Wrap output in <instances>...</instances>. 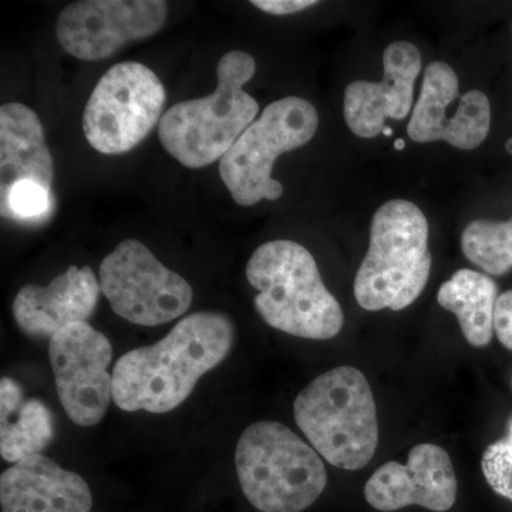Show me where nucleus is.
I'll list each match as a JSON object with an SVG mask.
<instances>
[{
	"instance_id": "393cba45",
	"label": "nucleus",
	"mask_w": 512,
	"mask_h": 512,
	"mask_svg": "<svg viewBox=\"0 0 512 512\" xmlns=\"http://www.w3.org/2000/svg\"><path fill=\"white\" fill-rule=\"evenodd\" d=\"M404 147H406V143H404L402 138H399V140H396V143H394L396 150H403Z\"/></svg>"
},
{
	"instance_id": "b1692460",
	"label": "nucleus",
	"mask_w": 512,
	"mask_h": 512,
	"mask_svg": "<svg viewBox=\"0 0 512 512\" xmlns=\"http://www.w3.org/2000/svg\"><path fill=\"white\" fill-rule=\"evenodd\" d=\"M252 5L274 16L293 15L318 5L315 0H254Z\"/></svg>"
},
{
	"instance_id": "6ab92c4d",
	"label": "nucleus",
	"mask_w": 512,
	"mask_h": 512,
	"mask_svg": "<svg viewBox=\"0 0 512 512\" xmlns=\"http://www.w3.org/2000/svg\"><path fill=\"white\" fill-rule=\"evenodd\" d=\"M497 284L481 272L460 269L440 286L437 301L454 313L464 338L474 348L490 345L494 336Z\"/></svg>"
},
{
	"instance_id": "423d86ee",
	"label": "nucleus",
	"mask_w": 512,
	"mask_h": 512,
	"mask_svg": "<svg viewBox=\"0 0 512 512\" xmlns=\"http://www.w3.org/2000/svg\"><path fill=\"white\" fill-rule=\"evenodd\" d=\"M235 467L242 493L261 512L305 511L328 484L318 451L278 421H258L244 430Z\"/></svg>"
},
{
	"instance_id": "a211bd4d",
	"label": "nucleus",
	"mask_w": 512,
	"mask_h": 512,
	"mask_svg": "<svg viewBox=\"0 0 512 512\" xmlns=\"http://www.w3.org/2000/svg\"><path fill=\"white\" fill-rule=\"evenodd\" d=\"M55 437V419L40 399H26L22 387L10 377L0 382V454L19 463L42 453Z\"/></svg>"
},
{
	"instance_id": "412c9836",
	"label": "nucleus",
	"mask_w": 512,
	"mask_h": 512,
	"mask_svg": "<svg viewBox=\"0 0 512 512\" xmlns=\"http://www.w3.org/2000/svg\"><path fill=\"white\" fill-rule=\"evenodd\" d=\"M0 198L2 217L20 224H40L49 220L55 205L52 190L30 180L19 181Z\"/></svg>"
},
{
	"instance_id": "dca6fc26",
	"label": "nucleus",
	"mask_w": 512,
	"mask_h": 512,
	"mask_svg": "<svg viewBox=\"0 0 512 512\" xmlns=\"http://www.w3.org/2000/svg\"><path fill=\"white\" fill-rule=\"evenodd\" d=\"M2 512H90L93 495L79 474L36 454L3 471Z\"/></svg>"
},
{
	"instance_id": "9b49d317",
	"label": "nucleus",
	"mask_w": 512,
	"mask_h": 512,
	"mask_svg": "<svg viewBox=\"0 0 512 512\" xmlns=\"http://www.w3.org/2000/svg\"><path fill=\"white\" fill-rule=\"evenodd\" d=\"M163 0H80L60 12L56 36L69 55L107 59L134 40L153 36L167 20Z\"/></svg>"
},
{
	"instance_id": "7ed1b4c3",
	"label": "nucleus",
	"mask_w": 512,
	"mask_h": 512,
	"mask_svg": "<svg viewBox=\"0 0 512 512\" xmlns=\"http://www.w3.org/2000/svg\"><path fill=\"white\" fill-rule=\"evenodd\" d=\"M255 70L254 57L241 50L222 56L215 92L181 101L161 117L158 137L167 153L187 168L221 160L258 116V101L244 90Z\"/></svg>"
},
{
	"instance_id": "39448f33",
	"label": "nucleus",
	"mask_w": 512,
	"mask_h": 512,
	"mask_svg": "<svg viewBox=\"0 0 512 512\" xmlns=\"http://www.w3.org/2000/svg\"><path fill=\"white\" fill-rule=\"evenodd\" d=\"M429 222L413 202L392 200L373 215L369 249L355 278L360 308L403 311L429 282Z\"/></svg>"
},
{
	"instance_id": "a878e982",
	"label": "nucleus",
	"mask_w": 512,
	"mask_h": 512,
	"mask_svg": "<svg viewBox=\"0 0 512 512\" xmlns=\"http://www.w3.org/2000/svg\"><path fill=\"white\" fill-rule=\"evenodd\" d=\"M507 439L512 441V416L510 417V420H508Z\"/></svg>"
},
{
	"instance_id": "6e6552de",
	"label": "nucleus",
	"mask_w": 512,
	"mask_h": 512,
	"mask_svg": "<svg viewBox=\"0 0 512 512\" xmlns=\"http://www.w3.org/2000/svg\"><path fill=\"white\" fill-rule=\"evenodd\" d=\"M165 89L153 70L137 62L116 64L94 87L83 114V131L101 154H124L160 120Z\"/></svg>"
},
{
	"instance_id": "4be33fe9",
	"label": "nucleus",
	"mask_w": 512,
	"mask_h": 512,
	"mask_svg": "<svg viewBox=\"0 0 512 512\" xmlns=\"http://www.w3.org/2000/svg\"><path fill=\"white\" fill-rule=\"evenodd\" d=\"M481 468L495 493L512 501V441L505 437L490 444L484 451Z\"/></svg>"
},
{
	"instance_id": "bb28decb",
	"label": "nucleus",
	"mask_w": 512,
	"mask_h": 512,
	"mask_svg": "<svg viewBox=\"0 0 512 512\" xmlns=\"http://www.w3.org/2000/svg\"><path fill=\"white\" fill-rule=\"evenodd\" d=\"M383 134L386 137H392L393 131L389 126L384 127Z\"/></svg>"
},
{
	"instance_id": "f3484780",
	"label": "nucleus",
	"mask_w": 512,
	"mask_h": 512,
	"mask_svg": "<svg viewBox=\"0 0 512 512\" xmlns=\"http://www.w3.org/2000/svg\"><path fill=\"white\" fill-rule=\"evenodd\" d=\"M53 158L45 131L32 109L20 103L0 107V195L22 180L52 190Z\"/></svg>"
},
{
	"instance_id": "f8f14e48",
	"label": "nucleus",
	"mask_w": 512,
	"mask_h": 512,
	"mask_svg": "<svg viewBox=\"0 0 512 512\" xmlns=\"http://www.w3.org/2000/svg\"><path fill=\"white\" fill-rule=\"evenodd\" d=\"M491 127V107L480 90L460 94L453 67L433 62L424 70L420 97L413 107L407 134L416 143L446 141L460 150H476Z\"/></svg>"
},
{
	"instance_id": "9d476101",
	"label": "nucleus",
	"mask_w": 512,
	"mask_h": 512,
	"mask_svg": "<svg viewBox=\"0 0 512 512\" xmlns=\"http://www.w3.org/2000/svg\"><path fill=\"white\" fill-rule=\"evenodd\" d=\"M49 356L64 412L77 426H97L113 399L109 338L87 322L74 323L50 339Z\"/></svg>"
},
{
	"instance_id": "0eeeda50",
	"label": "nucleus",
	"mask_w": 512,
	"mask_h": 512,
	"mask_svg": "<svg viewBox=\"0 0 512 512\" xmlns=\"http://www.w3.org/2000/svg\"><path fill=\"white\" fill-rule=\"evenodd\" d=\"M318 126V111L302 97L269 104L220 160L218 170L232 200L241 207L279 200L284 185L272 178L276 158L308 144Z\"/></svg>"
},
{
	"instance_id": "f03ea898",
	"label": "nucleus",
	"mask_w": 512,
	"mask_h": 512,
	"mask_svg": "<svg viewBox=\"0 0 512 512\" xmlns=\"http://www.w3.org/2000/svg\"><path fill=\"white\" fill-rule=\"evenodd\" d=\"M247 279L256 312L271 328L296 338L328 340L343 328L338 299L323 284L311 252L298 242H266L249 258Z\"/></svg>"
},
{
	"instance_id": "2eb2a0df",
	"label": "nucleus",
	"mask_w": 512,
	"mask_h": 512,
	"mask_svg": "<svg viewBox=\"0 0 512 512\" xmlns=\"http://www.w3.org/2000/svg\"><path fill=\"white\" fill-rule=\"evenodd\" d=\"M101 286L90 266H70L47 286L26 285L13 302L19 329L30 338H50L87 322L99 305Z\"/></svg>"
},
{
	"instance_id": "cd10ccee",
	"label": "nucleus",
	"mask_w": 512,
	"mask_h": 512,
	"mask_svg": "<svg viewBox=\"0 0 512 512\" xmlns=\"http://www.w3.org/2000/svg\"><path fill=\"white\" fill-rule=\"evenodd\" d=\"M505 148H507L508 153L512 156V138L507 141V144H505Z\"/></svg>"
},
{
	"instance_id": "1a4fd4ad",
	"label": "nucleus",
	"mask_w": 512,
	"mask_h": 512,
	"mask_svg": "<svg viewBox=\"0 0 512 512\" xmlns=\"http://www.w3.org/2000/svg\"><path fill=\"white\" fill-rule=\"evenodd\" d=\"M101 292L120 318L158 326L190 309L192 288L137 239L120 242L100 265Z\"/></svg>"
},
{
	"instance_id": "f257e3e1",
	"label": "nucleus",
	"mask_w": 512,
	"mask_h": 512,
	"mask_svg": "<svg viewBox=\"0 0 512 512\" xmlns=\"http://www.w3.org/2000/svg\"><path fill=\"white\" fill-rule=\"evenodd\" d=\"M234 340V323L224 313H192L154 345L130 350L117 360L114 403L124 412L177 409L201 377L227 359Z\"/></svg>"
},
{
	"instance_id": "ddd939ff",
	"label": "nucleus",
	"mask_w": 512,
	"mask_h": 512,
	"mask_svg": "<svg viewBox=\"0 0 512 512\" xmlns=\"http://www.w3.org/2000/svg\"><path fill=\"white\" fill-rule=\"evenodd\" d=\"M458 481L453 461L443 447L417 444L406 464L389 461L365 485L367 503L377 511H399L410 505L446 512L456 504Z\"/></svg>"
},
{
	"instance_id": "4468645a",
	"label": "nucleus",
	"mask_w": 512,
	"mask_h": 512,
	"mask_svg": "<svg viewBox=\"0 0 512 512\" xmlns=\"http://www.w3.org/2000/svg\"><path fill=\"white\" fill-rule=\"evenodd\" d=\"M421 55L413 43L399 40L383 53L382 82H353L345 90V120L353 134L375 138L386 121L404 120L413 109L414 83Z\"/></svg>"
},
{
	"instance_id": "20e7f679",
	"label": "nucleus",
	"mask_w": 512,
	"mask_h": 512,
	"mask_svg": "<svg viewBox=\"0 0 512 512\" xmlns=\"http://www.w3.org/2000/svg\"><path fill=\"white\" fill-rule=\"evenodd\" d=\"M296 424L332 466L357 471L372 461L379 421L372 387L355 367L329 370L309 383L293 403Z\"/></svg>"
},
{
	"instance_id": "aec40b11",
	"label": "nucleus",
	"mask_w": 512,
	"mask_h": 512,
	"mask_svg": "<svg viewBox=\"0 0 512 512\" xmlns=\"http://www.w3.org/2000/svg\"><path fill=\"white\" fill-rule=\"evenodd\" d=\"M461 249L468 261L487 274H507L512 269V218L470 222L461 235Z\"/></svg>"
},
{
	"instance_id": "5701e85b",
	"label": "nucleus",
	"mask_w": 512,
	"mask_h": 512,
	"mask_svg": "<svg viewBox=\"0 0 512 512\" xmlns=\"http://www.w3.org/2000/svg\"><path fill=\"white\" fill-rule=\"evenodd\" d=\"M494 333L504 348L512 350V289L501 293L495 303Z\"/></svg>"
}]
</instances>
